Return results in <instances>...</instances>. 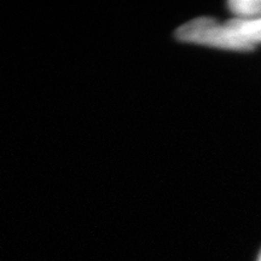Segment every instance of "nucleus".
Wrapping results in <instances>:
<instances>
[{"instance_id":"1","label":"nucleus","mask_w":261,"mask_h":261,"mask_svg":"<svg viewBox=\"0 0 261 261\" xmlns=\"http://www.w3.org/2000/svg\"><path fill=\"white\" fill-rule=\"evenodd\" d=\"M177 40L189 44L204 45L232 51H250L248 46L231 34L226 24H220L214 18L200 17L191 19L179 27L174 33Z\"/></svg>"},{"instance_id":"2","label":"nucleus","mask_w":261,"mask_h":261,"mask_svg":"<svg viewBox=\"0 0 261 261\" xmlns=\"http://www.w3.org/2000/svg\"><path fill=\"white\" fill-rule=\"evenodd\" d=\"M225 24L237 40L248 46L254 48L255 44L261 42V17L234 18Z\"/></svg>"},{"instance_id":"3","label":"nucleus","mask_w":261,"mask_h":261,"mask_svg":"<svg viewBox=\"0 0 261 261\" xmlns=\"http://www.w3.org/2000/svg\"><path fill=\"white\" fill-rule=\"evenodd\" d=\"M228 8L238 18L261 17V0H233L228 3Z\"/></svg>"},{"instance_id":"4","label":"nucleus","mask_w":261,"mask_h":261,"mask_svg":"<svg viewBox=\"0 0 261 261\" xmlns=\"http://www.w3.org/2000/svg\"><path fill=\"white\" fill-rule=\"evenodd\" d=\"M257 261H261V252H260V255H259V259H257Z\"/></svg>"}]
</instances>
